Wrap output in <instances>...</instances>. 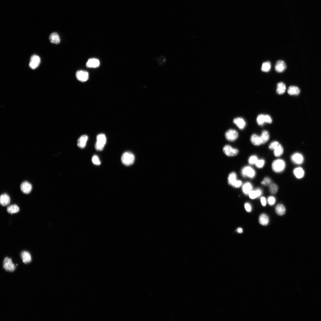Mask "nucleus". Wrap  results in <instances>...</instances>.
<instances>
[{
	"label": "nucleus",
	"mask_w": 321,
	"mask_h": 321,
	"mask_svg": "<svg viewBox=\"0 0 321 321\" xmlns=\"http://www.w3.org/2000/svg\"><path fill=\"white\" fill-rule=\"evenodd\" d=\"M271 69V64L269 62H267L262 64L261 71L264 72H267L270 71Z\"/></svg>",
	"instance_id": "obj_31"
},
{
	"label": "nucleus",
	"mask_w": 321,
	"mask_h": 321,
	"mask_svg": "<svg viewBox=\"0 0 321 321\" xmlns=\"http://www.w3.org/2000/svg\"><path fill=\"white\" fill-rule=\"evenodd\" d=\"M7 211L9 214H15L19 212V208L16 205H11L7 208Z\"/></svg>",
	"instance_id": "obj_29"
},
{
	"label": "nucleus",
	"mask_w": 321,
	"mask_h": 321,
	"mask_svg": "<svg viewBox=\"0 0 321 321\" xmlns=\"http://www.w3.org/2000/svg\"><path fill=\"white\" fill-rule=\"evenodd\" d=\"M276 212L279 216L284 215L285 212V208L282 204H279L276 206L275 208Z\"/></svg>",
	"instance_id": "obj_30"
},
{
	"label": "nucleus",
	"mask_w": 321,
	"mask_h": 321,
	"mask_svg": "<svg viewBox=\"0 0 321 321\" xmlns=\"http://www.w3.org/2000/svg\"><path fill=\"white\" fill-rule=\"evenodd\" d=\"M265 161L263 159H261L258 160L255 165L256 167L258 168H263L265 165Z\"/></svg>",
	"instance_id": "obj_37"
},
{
	"label": "nucleus",
	"mask_w": 321,
	"mask_h": 321,
	"mask_svg": "<svg viewBox=\"0 0 321 321\" xmlns=\"http://www.w3.org/2000/svg\"><path fill=\"white\" fill-rule=\"evenodd\" d=\"M272 181L271 179L268 177H266L261 182V184L263 186H270L272 184Z\"/></svg>",
	"instance_id": "obj_35"
},
{
	"label": "nucleus",
	"mask_w": 321,
	"mask_h": 321,
	"mask_svg": "<svg viewBox=\"0 0 321 321\" xmlns=\"http://www.w3.org/2000/svg\"><path fill=\"white\" fill-rule=\"evenodd\" d=\"M286 65L285 62L280 60L276 62L275 65V70L278 73H280L284 71L286 69Z\"/></svg>",
	"instance_id": "obj_14"
},
{
	"label": "nucleus",
	"mask_w": 321,
	"mask_h": 321,
	"mask_svg": "<svg viewBox=\"0 0 321 321\" xmlns=\"http://www.w3.org/2000/svg\"><path fill=\"white\" fill-rule=\"evenodd\" d=\"M265 123L271 124L272 122V120L271 117L269 115H265Z\"/></svg>",
	"instance_id": "obj_40"
},
{
	"label": "nucleus",
	"mask_w": 321,
	"mask_h": 321,
	"mask_svg": "<svg viewBox=\"0 0 321 321\" xmlns=\"http://www.w3.org/2000/svg\"><path fill=\"white\" fill-rule=\"evenodd\" d=\"M49 39L50 42L55 44H58L60 42V39L57 33L54 32L50 35Z\"/></svg>",
	"instance_id": "obj_24"
},
{
	"label": "nucleus",
	"mask_w": 321,
	"mask_h": 321,
	"mask_svg": "<svg viewBox=\"0 0 321 321\" xmlns=\"http://www.w3.org/2000/svg\"><path fill=\"white\" fill-rule=\"evenodd\" d=\"M88 139V137L87 135H85L82 136L78 140L77 146L81 149L85 148Z\"/></svg>",
	"instance_id": "obj_19"
},
{
	"label": "nucleus",
	"mask_w": 321,
	"mask_h": 321,
	"mask_svg": "<svg viewBox=\"0 0 321 321\" xmlns=\"http://www.w3.org/2000/svg\"><path fill=\"white\" fill-rule=\"evenodd\" d=\"M20 189L22 192L25 194L30 193L32 190V185L27 181L22 183L20 185Z\"/></svg>",
	"instance_id": "obj_13"
},
{
	"label": "nucleus",
	"mask_w": 321,
	"mask_h": 321,
	"mask_svg": "<svg viewBox=\"0 0 321 321\" xmlns=\"http://www.w3.org/2000/svg\"><path fill=\"white\" fill-rule=\"evenodd\" d=\"M262 193V189L261 188H257L255 190H252L248 195L250 199H254L260 197Z\"/></svg>",
	"instance_id": "obj_18"
},
{
	"label": "nucleus",
	"mask_w": 321,
	"mask_h": 321,
	"mask_svg": "<svg viewBox=\"0 0 321 321\" xmlns=\"http://www.w3.org/2000/svg\"><path fill=\"white\" fill-rule=\"evenodd\" d=\"M233 122L239 129L241 130L244 129L246 125L245 120L240 117L235 118L233 120Z\"/></svg>",
	"instance_id": "obj_15"
},
{
	"label": "nucleus",
	"mask_w": 321,
	"mask_h": 321,
	"mask_svg": "<svg viewBox=\"0 0 321 321\" xmlns=\"http://www.w3.org/2000/svg\"><path fill=\"white\" fill-rule=\"evenodd\" d=\"M3 268L6 271L10 272H13L16 269L15 265L13 263L12 259L7 257H6L4 260Z\"/></svg>",
	"instance_id": "obj_7"
},
{
	"label": "nucleus",
	"mask_w": 321,
	"mask_h": 321,
	"mask_svg": "<svg viewBox=\"0 0 321 321\" xmlns=\"http://www.w3.org/2000/svg\"><path fill=\"white\" fill-rule=\"evenodd\" d=\"M278 189V186L275 184H272L269 186V192L272 194H276L277 192Z\"/></svg>",
	"instance_id": "obj_33"
},
{
	"label": "nucleus",
	"mask_w": 321,
	"mask_h": 321,
	"mask_svg": "<svg viewBox=\"0 0 321 321\" xmlns=\"http://www.w3.org/2000/svg\"><path fill=\"white\" fill-rule=\"evenodd\" d=\"M236 230L239 233H242L243 232V229L241 228H237Z\"/></svg>",
	"instance_id": "obj_43"
},
{
	"label": "nucleus",
	"mask_w": 321,
	"mask_h": 321,
	"mask_svg": "<svg viewBox=\"0 0 321 321\" xmlns=\"http://www.w3.org/2000/svg\"><path fill=\"white\" fill-rule=\"evenodd\" d=\"M237 176L236 173L232 172L230 173L228 179V184L235 188H239L242 185L241 181L237 179Z\"/></svg>",
	"instance_id": "obj_5"
},
{
	"label": "nucleus",
	"mask_w": 321,
	"mask_h": 321,
	"mask_svg": "<svg viewBox=\"0 0 321 321\" xmlns=\"http://www.w3.org/2000/svg\"><path fill=\"white\" fill-rule=\"evenodd\" d=\"M269 148L274 151V155L276 157H280L283 153V148L281 144L277 141H274L271 142L269 145Z\"/></svg>",
	"instance_id": "obj_1"
},
{
	"label": "nucleus",
	"mask_w": 321,
	"mask_h": 321,
	"mask_svg": "<svg viewBox=\"0 0 321 321\" xmlns=\"http://www.w3.org/2000/svg\"><path fill=\"white\" fill-rule=\"evenodd\" d=\"M223 151L226 155L228 157L235 156L239 153L238 149L232 148L229 145H226L224 147Z\"/></svg>",
	"instance_id": "obj_9"
},
{
	"label": "nucleus",
	"mask_w": 321,
	"mask_h": 321,
	"mask_svg": "<svg viewBox=\"0 0 321 321\" xmlns=\"http://www.w3.org/2000/svg\"><path fill=\"white\" fill-rule=\"evenodd\" d=\"M10 199L9 196L6 194H2L0 197V202L3 206H6L9 204Z\"/></svg>",
	"instance_id": "obj_23"
},
{
	"label": "nucleus",
	"mask_w": 321,
	"mask_h": 321,
	"mask_svg": "<svg viewBox=\"0 0 321 321\" xmlns=\"http://www.w3.org/2000/svg\"><path fill=\"white\" fill-rule=\"evenodd\" d=\"M293 173L298 179L302 178L305 175V172L303 169L301 167H298L295 168L293 171Z\"/></svg>",
	"instance_id": "obj_20"
},
{
	"label": "nucleus",
	"mask_w": 321,
	"mask_h": 321,
	"mask_svg": "<svg viewBox=\"0 0 321 321\" xmlns=\"http://www.w3.org/2000/svg\"><path fill=\"white\" fill-rule=\"evenodd\" d=\"M250 141L252 144L254 146H258L262 144L260 136L255 134H253L251 136Z\"/></svg>",
	"instance_id": "obj_17"
},
{
	"label": "nucleus",
	"mask_w": 321,
	"mask_h": 321,
	"mask_svg": "<svg viewBox=\"0 0 321 321\" xmlns=\"http://www.w3.org/2000/svg\"><path fill=\"white\" fill-rule=\"evenodd\" d=\"M99 65V61L96 58H91L89 59L86 63L87 67L90 68H97Z\"/></svg>",
	"instance_id": "obj_16"
},
{
	"label": "nucleus",
	"mask_w": 321,
	"mask_h": 321,
	"mask_svg": "<svg viewBox=\"0 0 321 321\" xmlns=\"http://www.w3.org/2000/svg\"><path fill=\"white\" fill-rule=\"evenodd\" d=\"M286 89L285 84L283 82H280L277 85L276 93L279 95L283 94L285 93Z\"/></svg>",
	"instance_id": "obj_25"
},
{
	"label": "nucleus",
	"mask_w": 321,
	"mask_h": 321,
	"mask_svg": "<svg viewBox=\"0 0 321 321\" xmlns=\"http://www.w3.org/2000/svg\"><path fill=\"white\" fill-rule=\"evenodd\" d=\"M156 60L158 62L160 66H162L166 63L167 59L164 56H162L159 58H157Z\"/></svg>",
	"instance_id": "obj_36"
},
{
	"label": "nucleus",
	"mask_w": 321,
	"mask_h": 321,
	"mask_svg": "<svg viewBox=\"0 0 321 321\" xmlns=\"http://www.w3.org/2000/svg\"><path fill=\"white\" fill-rule=\"evenodd\" d=\"M41 62L40 57L36 55H34L31 57L29 63L30 68L35 69L38 67Z\"/></svg>",
	"instance_id": "obj_10"
},
{
	"label": "nucleus",
	"mask_w": 321,
	"mask_h": 321,
	"mask_svg": "<svg viewBox=\"0 0 321 321\" xmlns=\"http://www.w3.org/2000/svg\"><path fill=\"white\" fill-rule=\"evenodd\" d=\"M259 222L260 223L264 226L267 225L269 223V218L266 214H261L259 217Z\"/></svg>",
	"instance_id": "obj_28"
},
{
	"label": "nucleus",
	"mask_w": 321,
	"mask_h": 321,
	"mask_svg": "<svg viewBox=\"0 0 321 321\" xmlns=\"http://www.w3.org/2000/svg\"><path fill=\"white\" fill-rule=\"evenodd\" d=\"M241 174L243 177L252 179L255 177L256 172L255 170L251 167L249 166H246L242 169Z\"/></svg>",
	"instance_id": "obj_6"
},
{
	"label": "nucleus",
	"mask_w": 321,
	"mask_h": 321,
	"mask_svg": "<svg viewBox=\"0 0 321 321\" xmlns=\"http://www.w3.org/2000/svg\"><path fill=\"white\" fill-rule=\"evenodd\" d=\"M107 142L105 135L103 134L98 135L96 137V142L95 144V148L98 151L103 150Z\"/></svg>",
	"instance_id": "obj_4"
},
{
	"label": "nucleus",
	"mask_w": 321,
	"mask_h": 321,
	"mask_svg": "<svg viewBox=\"0 0 321 321\" xmlns=\"http://www.w3.org/2000/svg\"><path fill=\"white\" fill-rule=\"evenodd\" d=\"M258 160V157L255 155L250 156L248 159V163L251 165L255 164Z\"/></svg>",
	"instance_id": "obj_34"
},
{
	"label": "nucleus",
	"mask_w": 321,
	"mask_h": 321,
	"mask_svg": "<svg viewBox=\"0 0 321 321\" xmlns=\"http://www.w3.org/2000/svg\"><path fill=\"white\" fill-rule=\"evenodd\" d=\"M286 164L284 160L282 159H278L273 161L272 164V168L273 171L278 173L283 172L285 169Z\"/></svg>",
	"instance_id": "obj_2"
},
{
	"label": "nucleus",
	"mask_w": 321,
	"mask_h": 321,
	"mask_svg": "<svg viewBox=\"0 0 321 321\" xmlns=\"http://www.w3.org/2000/svg\"><path fill=\"white\" fill-rule=\"evenodd\" d=\"M121 160L124 165L129 166L133 164L135 160V157L133 154L130 152H126L122 155Z\"/></svg>",
	"instance_id": "obj_3"
},
{
	"label": "nucleus",
	"mask_w": 321,
	"mask_h": 321,
	"mask_svg": "<svg viewBox=\"0 0 321 321\" xmlns=\"http://www.w3.org/2000/svg\"><path fill=\"white\" fill-rule=\"evenodd\" d=\"M21 257L23 262L28 263L32 261L31 256L30 253L27 251H23L21 252Z\"/></svg>",
	"instance_id": "obj_21"
},
{
	"label": "nucleus",
	"mask_w": 321,
	"mask_h": 321,
	"mask_svg": "<svg viewBox=\"0 0 321 321\" xmlns=\"http://www.w3.org/2000/svg\"><path fill=\"white\" fill-rule=\"evenodd\" d=\"M239 136L238 132L235 130L230 129L228 130L225 134L226 139L230 142H234L238 138Z\"/></svg>",
	"instance_id": "obj_8"
},
{
	"label": "nucleus",
	"mask_w": 321,
	"mask_h": 321,
	"mask_svg": "<svg viewBox=\"0 0 321 321\" xmlns=\"http://www.w3.org/2000/svg\"><path fill=\"white\" fill-rule=\"evenodd\" d=\"M252 185L249 182H247L242 186V191L243 193L246 195H249V193L252 190Z\"/></svg>",
	"instance_id": "obj_22"
},
{
	"label": "nucleus",
	"mask_w": 321,
	"mask_h": 321,
	"mask_svg": "<svg viewBox=\"0 0 321 321\" xmlns=\"http://www.w3.org/2000/svg\"><path fill=\"white\" fill-rule=\"evenodd\" d=\"M92 161L93 164L96 165H99L101 164V162L98 157L96 155L94 156L92 158Z\"/></svg>",
	"instance_id": "obj_38"
},
{
	"label": "nucleus",
	"mask_w": 321,
	"mask_h": 321,
	"mask_svg": "<svg viewBox=\"0 0 321 321\" xmlns=\"http://www.w3.org/2000/svg\"><path fill=\"white\" fill-rule=\"evenodd\" d=\"M287 92L290 95H298L300 93V90L296 86H290L287 90Z\"/></svg>",
	"instance_id": "obj_26"
},
{
	"label": "nucleus",
	"mask_w": 321,
	"mask_h": 321,
	"mask_svg": "<svg viewBox=\"0 0 321 321\" xmlns=\"http://www.w3.org/2000/svg\"><path fill=\"white\" fill-rule=\"evenodd\" d=\"M76 77L79 81L85 82L87 81L89 78V74L86 71L80 70L76 72Z\"/></svg>",
	"instance_id": "obj_12"
},
{
	"label": "nucleus",
	"mask_w": 321,
	"mask_h": 321,
	"mask_svg": "<svg viewBox=\"0 0 321 321\" xmlns=\"http://www.w3.org/2000/svg\"><path fill=\"white\" fill-rule=\"evenodd\" d=\"M262 144L267 143L270 138V135L269 131L267 130H264L260 136Z\"/></svg>",
	"instance_id": "obj_27"
},
{
	"label": "nucleus",
	"mask_w": 321,
	"mask_h": 321,
	"mask_svg": "<svg viewBox=\"0 0 321 321\" xmlns=\"http://www.w3.org/2000/svg\"><path fill=\"white\" fill-rule=\"evenodd\" d=\"M292 162L296 164H301L304 162V159L302 154L300 153H296L293 154L291 157Z\"/></svg>",
	"instance_id": "obj_11"
},
{
	"label": "nucleus",
	"mask_w": 321,
	"mask_h": 321,
	"mask_svg": "<svg viewBox=\"0 0 321 321\" xmlns=\"http://www.w3.org/2000/svg\"><path fill=\"white\" fill-rule=\"evenodd\" d=\"M261 201L262 205L265 206H266L267 203L266 199L264 197H262L261 199Z\"/></svg>",
	"instance_id": "obj_42"
},
{
	"label": "nucleus",
	"mask_w": 321,
	"mask_h": 321,
	"mask_svg": "<svg viewBox=\"0 0 321 321\" xmlns=\"http://www.w3.org/2000/svg\"><path fill=\"white\" fill-rule=\"evenodd\" d=\"M269 204L271 206L274 205L276 202V199L275 197L272 196L269 197L268 199Z\"/></svg>",
	"instance_id": "obj_39"
},
{
	"label": "nucleus",
	"mask_w": 321,
	"mask_h": 321,
	"mask_svg": "<svg viewBox=\"0 0 321 321\" xmlns=\"http://www.w3.org/2000/svg\"><path fill=\"white\" fill-rule=\"evenodd\" d=\"M245 208L246 211L248 212H250L252 210L251 205L248 203H246L245 204Z\"/></svg>",
	"instance_id": "obj_41"
},
{
	"label": "nucleus",
	"mask_w": 321,
	"mask_h": 321,
	"mask_svg": "<svg viewBox=\"0 0 321 321\" xmlns=\"http://www.w3.org/2000/svg\"><path fill=\"white\" fill-rule=\"evenodd\" d=\"M257 122L258 124L260 126H263L265 123V115L260 114L257 117Z\"/></svg>",
	"instance_id": "obj_32"
}]
</instances>
